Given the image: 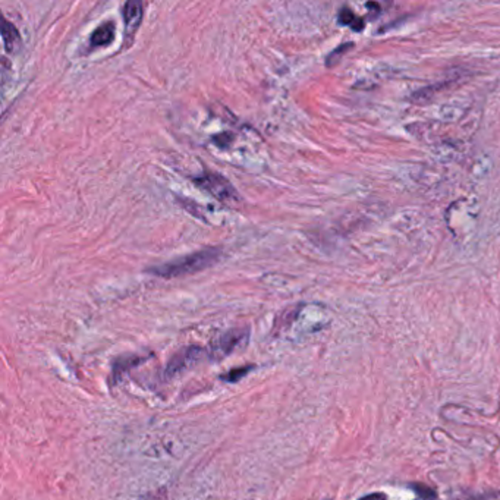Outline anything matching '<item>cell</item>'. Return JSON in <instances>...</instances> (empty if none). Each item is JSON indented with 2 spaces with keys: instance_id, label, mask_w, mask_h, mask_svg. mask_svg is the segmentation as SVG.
<instances>
[{
  "instance_id": "obj_1",
  "label": "cell",
  "mask_w": 500,
  "mask_h": 500,
  "mask_svg": "<svg viewBox=\"0 0 500 500\" xmlns=\"http://www.w3.org/2000/svg\"><path fill=\"white\" fill-rule=\"evenodd\" d=\"M220 257H222L220 249L210 247L199 249V251H195L185 257L148 267L147 273L163 279L181 278V276H186V274H194L211 267L213 265H216Z\"/></svg>"
},
{
  "instance_id": "obj_2",
  "label": "cell",
  "mask_w": 500,
  "mask_h": 500,
  "mask_svg": "<svg viewBox=\"0 0 500 500\" xmlns=\"http://www.w3.org/2000/svg\"><path fill=\"white\" fill-rule=\"evenodd\" d=\"M193 182L198 186L199 190L206 191L207 194L215 197L222 203L235 204L241 199L238 191L235 190V186L231 184V181L228 178H224L223 175H220L217 172L207 170L202 175H198V177H195L193 179Z\"/></svg>"
},
{
  "instance_id": "obj_3",
  "label": "cell",
  "mask_w": 500,
  "mask_h": 500,
  "mask_svg": "<svg viewBox=\"0 0 500 500\" xmlns=\"http://www.w3.org/2000/svg\"><path fill=\"white\" fill-rule=\"evenodd\" d=\"M248 329H232L223 333L219 339L211 345V355L215 358H224L235 352L248 342Z\"/></svg>"
},
{
  "instance_id": "obj_4",
  "label": "cell",
  "mask_w": 500,
  "mask_h": 500,
  "mask_svg": "<svg viewBox=\"0 0 500 500\" xmlns=\"http://www.w3.org/2000/svg\"><path fill=\"white\" fill-rule=\"evenodd\" d=\"M204 355H206V351L199 346L184 348L182 351H179L177 355H173L172 359L169 361V364L165 370L166 376L168 377L177 376V374H179L185 368H190L191 366L197 364L198 361H202Z\"/></svg>"
},
{
  "instance_id": "obj_5",
  "label": "cell",
  "mask_w": 500,
  "mask_h": 500,
  "mask_svg": "<svg viewBox=\"0 0 500 500\" xmlns=\"http://www.w3.org/2000/svg\"><path fill=\"white\" fill-rule=\"evenodd\" d=\"M122 17L125 22V37L127 40L134 37L136 30L140 28L144 17V5L141 2H128L122 9Z\"/></svg>"
},
{
  "instance_id": "obj_6",
  "label": "cell",
  "mask_w": 500,
  "mask_h": 500,
  "mask_svg": "<svg viewBox=\"0 0 500 500\" xmlns=\"http://www.w3.org/2000/svg\"><path fill=\"white\" fill-rule=\"evenodd\" d=\"M115 34H116V27H115L114 22L109 21V22L102 24L90 35V40H89L90 48H98V47H103V46H109L111 42L115 40Z\"/></svg>"
},
{
  "instance_id": "obj_7",
  "label": "cell",
  "mask_w": 500,
  "mask_h": 500,
  "mask_svg": "<svg viewBox=\"0 0 500 500\" xmlns=\"http://www.w3.org/2000/svg\"><path fill=\"white\" fill-rule=\"evenodd\" d=\"M2 39H3V44H5V50L8 53H17L21 48L22 40H21L19 31L17 30L14 24L9 22L5 18L2 21Z\"/></svg>"
},
{
  "instance_id": "obj_8",
  "label": "cell",
  "mask_w": 500,
  "mask_h": 500,
  "mask_svg": "<svg viewBox=\"0 0 500 500\" xmlns=\"http://www.w3.org/2000/svg\"><path fill=\"white\" fill-rule=\"evenodd\" d=\"M337 21H339L341 25H348V27H351L354 31H361L362 28H364V19L355 17L354 12L349 8H343L339 12V15H337Z\"/></svg>"
},
{
  "instance_id": "obj_9",
  "label": "cell",
  "mask_w": 500,
  "mask_h": 500,
  "mask_svg": "<svg viewBox=\"0 0 500 500\" xmlns=\"http://www.w3.org/2000/svg\"><path fill=\"white\" fill-rule=\"evenodd\" d=\"M253 367H240V368H233L231 370L228 374H224V376H222L223 380H226L229 383H233V382H238L241 380L244 376H247V374L249 373V370H251Z\"/></svg>"
},
{
  "instance_id": "obj_10",
  "label": "cell",
  "mask_w": 500,
  "mask_h": 500,
  "mask_svg": "<svg viewBox=\"0 0 500 500\" xmlns=\"http://www.w3.org/2000/svg\"><path fill=\"white\" fill-rule=\"evenodd\" d=\"M351 47H352V43H348V44H342V46L337 47L336 50H333V52L328 56L326 65H328V66H332V65H334V64H336V62H339V59L342 57V55H343V53H346L348 50L351 48Z\"/></svg>"
},
{
  "instance_id": "obj_11",
  "label": "cell",
  "mask_w": 500,
  "mask_h": 500,
  "mask_svg": "<svg viewBox=\"0 0 500 500\" xmlns=\"http://www.w3.org/2000/svg\"><path fill=\"white\" fill-rule=\"evenodd\" d=\"M359 500H387V496L384 493H371L368 496L361 497Z\"/></svg>"
}]
</instances>
